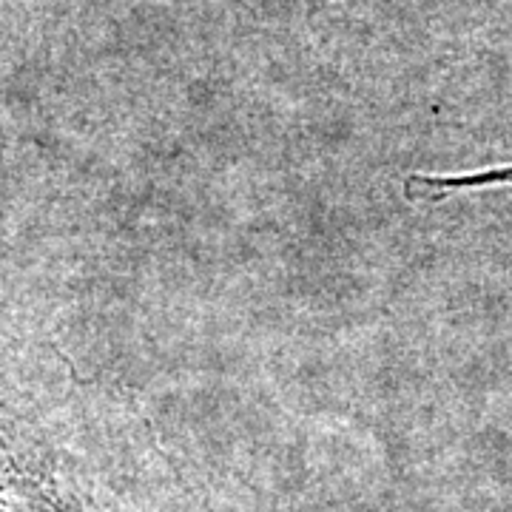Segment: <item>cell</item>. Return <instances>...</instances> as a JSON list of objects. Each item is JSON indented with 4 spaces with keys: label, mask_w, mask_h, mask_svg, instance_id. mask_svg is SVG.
I'll return each instance as SVG.
<instances>
[{
    "label": "cell",
    "mask_w": 512,
    "mask_h": 512,
    "mask_svg": "<svg viewBox=\"0 0 512 512\" xmlns=\"http://www.w3.org/2000/svg\"><path fill=\"white\" fill-rule=\"evenodd\" d=\"M490 183H512V168H498V171H484V174H473V177H410L407 185H424V191L413 194V200H430L433 191H456V188H467V185H490Z\"/></svg>",
    "instance_id": "obj_1"
}]
</instances>
